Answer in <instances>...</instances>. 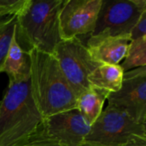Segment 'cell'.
Segmentation results:
<instances>
[{
  "mask_svg": "<svg viewBox=\"0 0 146 146\" xmlns=\"http://www.w3.org/2000/svg\"><path fill=\"white\" fill-rule=\"evenodd\" d=\"M27 53L32 94L44 119L77 108L78 98L64 77L56 57L34 49Z\"/></svg>",
  "mask_w": 146,
  "mask_h": 146,
  "instance_id": "cell-1",
  "label": "cell"
},
{
  "mask_svg": "<svg viewBox=\"0 0 146 146\" xmlns=\"http://www.w3.org/2000/svg\"><path fill=\"white\" fill-rule=\"evenodd\" d=\"M33 98L30 76L9 82L0 103V146H18L44 122Z\"/></svg>",
  "mask_w": 146,
  "mask_h": 146,
  "instance_id": "cell-2",
  "label": "cell"
},
{
  "mask_svg": "<svg viewBox=\"0 0 146 146\" xmlns=\"http://www.w3.org/2000/svg\"><path fill=\"white\" fill-rule=\"evenodd\" d=\"M65 0H29L17 16L15 37L25 51L34 49L54 54L62 40L60 33L59 15Z\"/></svg>",
  "mask_w": 146,
  "mask_h": 146,
  "instance_id": "cell-3",
  "label": "cell"
},
{
  "mask_svg": "<svg viewBox=\"0 0 146 146\" xmlns=\"http://www.w3.org/2000/svg\"><path fill=\"white\" fill-rule=\"evenodd\" d=\"M53 56L79 98L91 87L88 77L101 63L92 58L86 44L79 38L62 39L56 45Z\"/></svg>",
  "mask_w": 146,
  "mask_h": 146,
  "instance_id": "cell-4",
  "label": "cell"
},
{
  "mask_svg": "<svg viewBox=\"0 0 146 146\" xmlns=\"http://www.w3.org/2000/svg\"><path fill=\"white\" fill-rule=\"evenodd\" d=\"M134 136L146 138V125L138 123L125 112L108 105L91 126L85 142L121 146Z\"/></svg>",
  "mask_w": 146,
  "mask_h": 146,
  "instance_id": "cell-5",
  "label": "cell"
},
{
  "mask_svg": "<svg viewBox=\"0 0 146 146\" xmlns=\"http://www.w3.org/2000/svg\"><path fill=\"white\" fill-rule=\"evenodd\" d=\"M145 10V0H103L95 29L91 36L130 35Z\"/></svg>",
  "mask_w": 146,
  "mask_h": 146,
  "instance_id": "cell-6",
  "label": "cell"
},
{
  "mask_svg": "<svg viewBox=\"0 0 146 146\" xmlns=\"http://www.w3.org/2000/svg\"><path fill=\"white\" fill-rule=\"evenodd\" d=\"M109 104L126 114L138 123L146 125V67L124 73L119 91L110 92Z\"/></svg>",
  "mask_w": 146,
  "mask_h": 146,
  "instance_id": "cell-7",
  "label": "cell"
},
{
  "mask_svg": "<svg viewBox=\"0 0 146 146\" xmlns=\"http://www.w3.org/2000/svg\"><path fill=\"white\" fill-rule=\"evenodd\" d=\"M103 0H65L59 15L62 39L93 33Z\"/></svg>",
  "mask_w": 146,
  "mask_h": 146,
  "instance_id": "cell-8",
  "label": "cell"
},
{
  "mask_svg": "<svg viewBox=\"0 0 146 146\" xmlns=\"http://www.w3.org/2000/svg\"><path fill=\"white\" fill-rule=\"evenodd\" d=\"M44 126L62 146L82 145L91 128L77 108L44 118Z\"/></svg>",
  "mask_w": 146,
  "mask_h": 146,
  "instance_id": "cell-9",
  "label": "cell"
},
{
  "mask_svg": "<svg viewBox=\"0 0 146 146\" xmlns=\"http://www.w3.org/2000/svg\"><path fill=\"white\" fill-rule=\"evenodd\" d=\"M131 38L126 35L90 36L86 46L92 58L104 64L116 65L124 59Z\"/></svg>",
  "mask_w": 146,
  "mask_h": 146,
  "instance_id": "cell-10",
  "label": "cell"
},
{
  "mask_svg": "<svg viewBox=\"0 0 146 146\" xmlns=\"http://www.w3.org/2000/svg\"><path fill=\"white\" fill-rule=\"evenodd\" d=\"M6 73L9 82L16 81L30 76V58L18 44L14 35L11 44L2 67L1 73Z\"/></svg>",
  "mask_w": 146,
  "mask_h": 146,
  "instance_id": "cell-11",
  "label": "cell"
},
{
  "mask_svg": "<svg viewBox=\"0 0 146 146\" xmlns=\"http://www.w3.org/2000/svg\"><path fill=\"white\" fill-rule=\"evenodd\" d=\"M124 71L120 64H99L89 75L88 82L91 86L115 92L120 90Z\"/></svg>",
  "mask_w": 146,
  "mask_h": 146,
  "instance_id": "cell-12",
  "label": "cell"
},
{
  "mask_svg": "<svg viewBox=\"0 0 146 146\" xmlns=\"http://www.w3.org/2000/svg\"><path fill=\"white\" fill-rule=\"evenodd\" d=\"M110 93L106 90L91 86L79 97L77 109L91 126L102 113L104 104Z\"/></svg>",
  "mask_w": 146,
  "mask_h": 146,
  "instance_id": "cell-13",
  "label": "cell"
},
{
  "mask_svg": "<svg viewBox=\"0 0 146 146\" xmlns=\"http://www.w3.org/2000/svg\"><path fill=\"white\" fill-rule=\"evenodd\" d=\"M120 65L124 73L133 68L146 67V36L130 41L124 61Z\"/></svg>",
  "mask_w": 146,
  "mask_h": 146,
  "instance_id": "cell-14",
  "label": "cell"
},
{
  "mask_svg": "<svg viewBox=\"0 0 146 146\" xmlns=\"http://www.w3.org/2000/svg\"><path fill=\"white\" fill-rule=\"evenodd\" d=\"M18 15H10L0 20V73L15 35Z\"/></svg>",
  "mask_w": 146,
  "mask_h": 146,
  "instance_id": "cell-15",
  "label": "cell"
},
{
  "mask_svg": "<svg viewBox=\"0 0 146 146\" xmlns=\"http://www.w3.org/2000/svg\"><path fill=\"white\" fill-rule=\"evenodd\" d=\"M18 146H62L56 139L48 134L43 124L31 134L23 143Z\"/></svg>",
  "mask_w": 146,
  "mask_h": 146,
  "instance_id": "cell-16",
  "label": "cell"
},
{
  "mask_svg": "<svg viewBox=\"0 0 146 146\" xmlns=\"http://www.w3.org/2000/svg\"><path fill=\"white\" fill-rule=\"evenodd\" d=\"M28 3L29 0H0V17L19 15Z\"/></svg>",
  "mask_w": 146,
  "mask_h": 146,
  "instance_id": "cell-17",
  "label": "cell"
},
{
  "mask_svg": "<svg viewBox=\"0 0 146 146\" xmlns=\"http://www.w3.org/2000/svg\"><path fill=\"white\" fill-rule=\"evenodd\" d=\"M146 36V10L144 11L139 18V20L137 21L135 26L133 27L131 33L130 38L131 40L140 38L142 37Z\"/></svg>",
  "mask_w": 146,
  "mask_h": 146,
  "instance_id": "cell-18",
  "label": "cell"
},
{
  "mask_svg": "<svg viewBox=\"0 0 146 146\" xmlns=\"http://www.w3.org/2000/svg\"><path fill=\"white\" fill-rule=\"evenodd\" d=\"M121 146H146V138L134 136Z\"/></svg>",
  "mask_w": 146,
  "mask_h": 146,
  "instance_id": "cell-19",
  "label": "cell"
},
{
  "mask_svg": "<svg viewBox=\"0 0 146 146\" xmlns=\"http://www.w3.org/2000/svg\"><path fill=\"white\" fill-rule=\"evenodd\" d=\"M80 146H121V145H101V144H95V143H84Z\"/></svg>",
  "mask_w": 146,
  "mask_h": 146,
  "instance_id": "cell-20",
  "label": "cell"
}]
</instances>
